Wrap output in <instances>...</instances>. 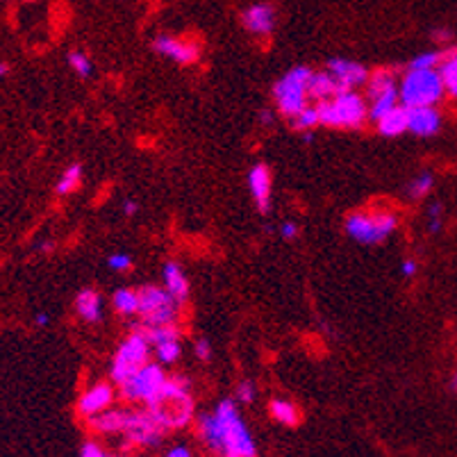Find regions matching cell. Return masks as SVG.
Returning a JSON list of instances; mask_svg holds the SVG:
<instances>
[{
	"instance_id": "cell-1",
	"label": "cell",
	"mask_w": 457,
	"mask_h": 457,
	"mask_svg": "<svg viewBox=\"0 0 457 457\" xmlns=\"http://www.w3.org/2000/svg\"><path fill=\"white\" fill-rule=\"evenodd\" d=\"M198 434L221 457H258V446L232 398L219 400L214 412L198 417Z\"/></svg>"
},
{
	"instance_id": "cell-2",
	"label": "cell",
	"mask_w": 457,
	"mask_h": 457,
	"mask_svg": "<svg viewBox=\"0 0 457 457\" xmlns=\"http://www.w3.org/2000/svg\"><path fill=\"white\" fill-rule=\"evenodd\" d=\"M148 414L164 432L187 428L194 419V396H191V380L189 376H166L164 385L159 387L155 398L144 405Z\"/></svg>"
},
{
	"instance_id": "cell-3",
	"label": "cell",
	"mask_w": 457,
	"mask_h": 457,
	"mask_svg": "<svg viewBox=\"0 0 457 457\" xmlns=\"http://www.w3.org/2000/svg\"><path fill=\"white\" fill-rule=\"evenodd\" d=\"M321 125L335 130H357L369 121V103L357 91H342L316 105Z\"/></svg>"
},
{
	"instance_id": "cell-4",
	"label": "cell",
	"mask_w": 457,
	"mask_h": 457,
	"mask_svg": "<svg viewBox=\"0 0 457 457\" xmlns=\"http://www.w3.org/2000/svg\"><path fill=\"white\" fill-rule=\"evenodd\" d=\"M444 82L437 69H407L398 82V103L403 108H434L444 98Z\"/></svg>"
},
{
	"instance_id": "cell-5",
	"label": "cell",
	"mask_w": 457,
	"mask_h": 457,
	"mask_svg": "<svg viewBox=\"0 0 457 457\" xmlns=\"http://www.w3.org/2000/svg\"><path fill=\"white\" fill-rule=\"evenodd\" d=\"M346 235L364 246L387 241L394 230L398 228V216L389 209H376V212H353L346 223Z\"/></svg>"
},
{
	"instance_id": "cell-6",
	"label": "cell",
	"mask_w": 457,
	"mask_h": 457,
	"mask_svg": "<svg viewBox=\"0 0 457 457\" xmlns=\"http://www.w3.org/2000/svg\"><path fill=\"white\" fill-rule=\"evenodd\" d=\"M310 76H312L310 66H294L273 84L275 108L287 119H291V116L307 108V100H310V93H307Z\"/></svg>"
},
{
	"instance_id": "cell-7",
	"label": "cell",
	"mask_w": 457,
	"mask_h": 457,
	"mask_svg": "<svg viewBox=\"0 0 457 457\" xmlns=\"http://www.w3.org/2000/svg\"><path fill=\"white\" fill-rule=\"evenodd\" d=\"M151 353H153V346L146 342V337L141 332L132 330L121 342V346L116 348V353L112 357L110 380L114 385H123L132 374H137L144 364L151 362Z\"/></svg>"
},
{
	"instance_id": "cell-8",
	"label": "cell",
	"mask_w": 457,
	"mask_h": 457,
	"mask_svg": "<svg viewBox=\"0 0 457 457\" xmlns=\"http://www.w3.org/2000/svg\"><path fill=\"white\" fill-rule=\"evenodd\" d=\"M139 323L141 325H171L178 323L180 305L159 284H144L139 291Z\"/></svg>"
},
{
	"instance_id": "cell-9",
	"label": "cell",
	"mask_w": 457,
	"mask_h": 457,
	"mask_svg": "<svg viewBox=\"0 0 457 457\" xmlns=\"http://www.w3.org/2000/svg\"><path fill=\"white\" fill-rule=\"evenodd\" d=\"M366 93L364 98L369 103V119L378 121L380 116H385L391 112L398 103V80L394 76V71L389 69H378L376 73H371L366 80Z\"/></svg>"
},
{
	"instance_id": "cell-10",
	"label": "cell",
	"mask_w": 457,
	"mask_h": 457,
	"mask_svg": "<svg viewBox=\"0 0 457 457\" xmlns=\"http://www.w3.org/2000/svg\"><path fill=\"white\" fill-rule=\"evenodd\" d=\"M164 380H166L164 366L159 362H148L137 374L127 378L123 385H119L121 398L127 403H144V405H148L155 398L159 387L164 385Z\"/></svg>"
},
{
	"instance_id": "cell-11",
	"label": "cell",
	"mask_w": 457,
	"mask_h": 457,
	"mask_svg": "<svg viewBox=\"0 0 457 457\" xmlns=\"http://www.w3.org/2000/svg\"><path fill=\"white\" fill-rule=\"evenodd\" d=\"M123 439L127 446H139V449H157L164 439V430L157 426L148 410H130L127 417Z\"/></svg>"
},
{
	"instance_id": "cell-12",
	"label": "cell",
	"mask_w": 457,
	"mask_h": 457,
	"mask_svg": "<svg viewBox=\"0 0 457 457\" xmlns=\"http://www.w3.org/2000/svg\"><path fill=\"white\" fill-rule=\"evenodd\" d=\"M153 50L157 55L171 59L183 66H191L200 59V44L194 39H180L171 35H157L153 39Z\"/></svg>"
},
{
	"instance_id": "cell-13",
	"label": "cell",
	"mask_w": 457,
	"mask_h": 457,
	"mask_svg": "<svg viewBox=\"0 0 457 457\" xmlns=\"http://www.w3.org/2000/svg\"><path fill=\"white\" fill-rule=\"evenodd\" d=\"M325 71L339 82V87H342L344 91H357L359 87H364L369 76H371L364 64H359L355 59H348V57H332L330 62H328Z\"/></svg>"
},
{
	"instance_id": "cell-14",
	"label": "cell",
	"mask_w": 457,
	"mask_h": 457,
	"mask_svg": "<svg viewBox=\"0 0 457 457\" xmlns=\"http://www.w3.org/2000/svg\"><path fill=\"white\" fill-rule=\"evenodd\" d=\"M114 387L112 382H96L89 389H84L78 398V414L84 419H91L96 414L112 407L114 403Z\"/></svg>"
},
{
	"instance_id": "cell-15",
	"label": "cell",
	"mask_w": 457,
	"mask_h": 457,
	"mask_svg": "<svg viewBox=\"0 0 457 457\" xmlns=\"http://www.w3.org/2000/svg\"><path fill=\"white\" fill-rule=\"evenodd\" d=\"M241 23L255 37H269L275 30V9L269 3H255L243 9Z\"/></svg>"
},
{
	"instance_id": "cell-16",
	"label": "cell",
	"mask_w": 457,
	"mask_h": 457,
	"mask_svg": "<svg viewBox=\"0 0 457 457\" xmlns=\"http://www.w3.org/2000/svg\"><path fill=\"white\" fill-rule=\"evenodd\" d=\"M248 191L262 214L271 212V171L267 164H255L248 171Z\"/></svg>"
},
{
	"instance_id": "cell-17",
	"label": "cell",
	"mask_w": 457,
	"mask_h": 457,
	"mask_svg": "<svg viewBox=\"0 0 457 457\" xmlns=\"http://www.w3.org/2000/svg\"><path fill=\"white\" fill-rule=\"evenodd\" d=\"M162 282H164V289L173 296L180 307L187 305L189 294H191V284H189L187 273L183 271V264L175 262V260H168L162 269Z\"/></svg>"
},
{
	"instance_id": "cell-18",
	"label": "cell",
	"mask_w": 457,
	"mask_h": 457,
	"mask_svg": "<svg viewBox=\"0 0 457 457\" xmlns=\"http://www.w3.org/2000/svg\"><path fill=\"white\" fill-rule=\"evenodd\" d=\"M441 130V114L437 108H412L407 132L417 137H434Z\"/></svg>"
},
{
	"instance_id": "cell-19",
	"label": "cell",
	"mask_w": 457,
	"mask_h": 457,
	"mask_svg": "<svg viewBox=\"0 0 457 457\" xmlns=\"http://www.w3.org/2000/svg\"><path fill=\"white\" fill-rule=\"evenodd\" d=\"M127 417H130V410H119V407H110L96 417L87 419L89 428L98 434H123Z\"/></svg>"
},
{
	"instance_id": "cell-20",
	"label": "cell",
	"mask_w": 457,
	"mask_h": 457,
	"mask_svg": "<svg viewBox=\"0 0 457 457\" xmlns=\"http://www.w3.org/2000/svg\"><path fill=\"white\" fill-rule=\"evenodd\" d=\"M410 127V110L403 108V105H396L394 110L387 112L385 116H380L376 121V130L378 134L382 137H389V139H394V137H400L405 134Z\"/></svg>"
},
{
	"instance_id": "cell-21",
	"label": "cell",
	"mask_w": 457,
	"mask_h": 457,
	"mask_svg": "<svg viewBox=\"0 0 457 457\" xmlns=\"http://www.w3.org/2000/svg\"><path fill=\"white\" fill-rule=\"evenodd\" d=\"M342 91L344 89L339 87V82L328 71H312L310 84H307V93H310V98L323 103V100L335 98V96L342 93Z\"/></svg>"
},
{
	"instance_id": "cell-22",
	"label": "cell",
	"mask_w": 457,
	"mask_h": 457,
	"mask_svg": "<svg viewBox=\"0 0 457 457\" xmlns=\"http://www.w3.org/2000/svg\"><path fill=\"white\" fill-rule=\"evenodd\" d=\"M76 312L82 321L98 323L103 318V299L96 289H82L76 296Z\"/></svg>"
},
{
	"instance_id": "cell-23",
	"label": "cell",
	"mask_w": 457,
	"mask_h": 457,
	"mask_svg": "<svg viewBox=\"0 0 457 457\" xmlns=\"http://www.w3.org/2000/svg\"><path fill=\"white\" fill-rule=\"evenodd\" d=\"M439 78L444 82V89L449 96L457 98V48H449L439 64Z\"/></svg>"
},
{
	"instance_id": "cell-24",
	"label": "cell",
	"mask_w": 457,
	"mask_h": 457,
	"mask_svg": "<svg viewBox=\"0 0 457 457\" xmlns=\"http://www.w3.org/2000/svg\"><path fill=\"white\" fill-rule=\"evenodd\" d=\"M269 412H271V417L275 421L282 423V426H287V428H294V426H299V423H301V412L291 400L273 398L271 405H269Z\"/></svg>"
},
{
	"instance_id": "cell-25",
	"label": "cell",
	"mask_w": 457,
	"mask_h": 457,
	"mask_svg": "<svg viewBox=\"0 0 457 457\" xmlns=\"http://www.w3.org/2000/svg\"><path fill=\"white\" fill-rule=\"evenodd\" d=\"M132 330L141 332L146 337V342L151 346H157L166 342V339H180V328L175 323L171 325H141V323H134Z\"/></svg>"
},
{
	"instance_id": "cell-26",
	"label": "cell",
	"mask_w": 457,
	"mask_h": 457,
	"mask_svg": "<svg viewBox=\"0 0 457 457\" xmlns=\"http://www.w3.org/2000/svg\"><path fill=\"white\" fill-rule=\"evenodd\" d=\"M112 305H114V310L123 316H137L139 314V294L134 289H127V287L116 289L112 296Z\"/></svg>"
},
{
	"instance_id": "cell-27",
	"label": "cell",
	"mask_w": 457,
	"mask_h": 457,
	"mask_svg": "<svg viewBox=\"0 0 457 457\" xmlns=\"http://www.w3.org/2000/svg\"><path fill=\"white\" fill-rule=\"evenodd\" d=\"M153 353L162 366H171L183 355V344H180V339H166V342L153 346Z\"/></svg>"
},
{
	"instance_id": "cell-28",
	"label": "cell",
	"mask_w": 457,
	"mask_h": 457,
	"mask_svg": "<svg viewBox=\"0 0 457 457\" xmlns=\"http://www.w3.org/2000/svg\"><path fill=\"white\" fill-rule=\"evenodd\" d=\"M80 185H82V166L76 162V164H71V166L64 168V173H62V178H59V183H57L55 191H57L59 196H69V194H73V191H76Z\"/></svg>"
},
{
	"instance_id": "cell-29",
	"label": "cell",
	"mask_w": 457,
	"mask_h": 457,
	"mask_svg": "<svg viewBox=\"0 0 457 457\" xmlns=\"http://www.w3.org/2000/svg\"><path fill=\"white\" fill-rule=\"evenodd\" d=\"M289 125L294 127L296 132H312L316 125H321V119H318L316 105H307V108H305L303 112H299L296 116H291Z\"/></svg>"
},
{
	"instance_id": "cell-30",
	"label": "cell",
	"mask_w": 457,
	"mask_h": 457,
	"mask_svg": "<svg viewBox=\"0 0 457 457\" xmlns=\"http://www.w3.org/2000/svg\"><path fill=\"white\" fill-rule=\"evenodd\" d=\"M66 62H69V66L73 69V73L80 78H91L93 76V62L89 59L87 52H82V50H71L69 55H66Z\"/></svg>"
},
{
	"instance_id": "cell-31",
	"label": "cell",
	"mask_w": 457,
	"mask_h": 457,
	"mask_svg": "<svg viewBox=\"0 0 457 457\" xmlns=\"http://www.w3.org/2000/svg\"><path fill=\"white\" fill-rule=\"evenodd\" d=\"M432 187H434L432 173H430V171H421V173L407 185V196H410V198H423L426 194H430Z\"/></svg>"
},
{
	"instance_id": "cell-32",
	"label": "cell",
	"mask_w": 457,
	"mask_h": 457,
	"mask_svg": "<svg viewBox=\"0 0 457 457\" xmlns=\"http://www.w3.org/2000/svg\"><path fill=\"white\" fill-rule=\"evenodd\" d=\"M446 55V50H428V52H419L417 57L410 62L407 69H439V64Z\"/></svg>"
},
{
	"instance_id": "cell-33",
	"label": "cell",
	"mask_w": 457,
	"mask_h": 457,
	"mask_svg": "<svg viewBox=\"0 0 457 457\" xmlns=\"http://www.w3.org/2000/svg\"><path fill=\"white\" fill-rule=\"evenodd\" d=\"M235 398L239 403H243V405H250V403L258 398V387H255V382L253 380H241L239 385H237V391H235Z\"/></svg>"
},
{
	"instance_id": "cell-34",
	"label": "cell",
	"mask_w": 457,
	"mask_h": 457,
	"mask_svg": "<svg viewBox=\"0 0 457 457\" xmlns=\"http://www.w3.org/2000/svg\"><path fill=\"white\" fill-rule=\"evenodd\" d=\"M108 267L116 273H123V271H130L132 269V258L127 253H114L110 255L108 260Z\"/></svg>"
},
{
	"instance_id": "cell-35",
	"label": "cell",
	"mask_w": 457,
	"mask_h": 457,
	"mask_svg": "<svg viewBox=\"0 0 457 457\" xmlns=\"http://www.w3.org/2000/svg\"><path fill=\"white\" fill-rule=\"evenodd\" d=\"M428 230L432 235H437L441 230V203H432L428 207Z\"/></svg>"
},
{
	"instance_id": "cell-36",
	"label": "cell",
	"mask_w": 457,
	"mask_h": 457,
	"mask_svg": "<svg viewBox=\"0 0 457 457\" xmlns=\"http://www.w3.org/2000/svg\"><path fill=\"white\" fill-rule=\"evenodd\" d=\"M194 353H196V357L200 359V362H207V359H212V342H209L207 337L196 339V344H194Z\"/></svg>"
},
{
	"instance_id": "cell-37",
	"label": "cell",
	"mask_w": 457,
	"mask_h": 457,
	"mask_svg": "<svg viewBox=\"0 0 457 457\" xmlns=\"http://www.w3.org/2000/svg\"><path fill=\"white\" fill-rule=\"evenodd\" d=\"M80 457H110V455L103 451V446H100V444H96V441H87V444H82V449H80Z\"/></svg>"
},
{
	"instance_id": "cell-38",
	"label": "cell",
	"mask_w": 457,
	"mask_h": 457,
	"mask_svg": "<svg viewBox=\"0 0 457 457\" xmlns=\"http://www.w3.org/2000/svg\"><path fill=\"white\" fill-rule=\"evenodd\" d=\"M280 235H282V239H287V241H294L296 237L301 235L299 223H294V221H282V223H280Z\"/></svg>"
},
{
	"instance_id": "cell-39",
	"label": "cell",
	"mask_w": 457,
	"mask_h": 457,
	"mask_svg": "<svg viewBox=\"0 0 457 457\" xmlns=\"http://www.w3.org/2000/svg\"><path fill=\"white\" fill-rule=\"evenodd\" d=\"M164 457H194V453L189 451V446H173V449H168Z\"/></svg>"
},
{
	"instance_id": "cell-40",
	"label": "cell",
	"mask_w": 457,
	"mask_h": 457,
	"mask_svg": "<svg viewBox=\"0 0 457 457\" xmlns=\"http://www.w3.org/2000/svg\"><path fill=\"white\" fill-rule=\"evenodd\" d=\"M121 209H123L125 216H134L137 212H139V203H137V200H132V198H125L123 203H121Z\"/></svg>"
},
{
	"instance_id": "cell-41",
	"label": "cell",
	"mask_w": 457,
	"mask_h": 457,
	"mask_svg": "<svg viewBox=\"0 0 457 457\" xmlns=\"http://www.w3.org/2000/svg\"><path fill=\"white\" fill-rule=\"evenodd\" d=\"M400 273H403V278H414V275H417V262L405 260L400 264Z\"/></svg>"
},
{
	"instance_id": "cell-42",
	"label": "cell",
	"mask_w": 457,
	"mask_h": 457,
	"mask_svg": "<svg viewBox=\"0 0 457 457\" xmlns=\"http://www.w3.org/2000/svg\"><path fill=\"white\" fill-rule=\"evenodd\" d=\"M50 323V314L48 312H37L35 314V325L37 328H46Z\"/></svg>"
},
{
	"instance_id": "cell-43",
	"label": "cell",
	"mask_w": 457,
	"mask_h": 457,
	"mask_svg": "<svg viewBox=\"0 0 457 457\" xmlns=\"http://www.w3.org/2000/svg\"><path fill=\"white\" fill-rule=\"evenodd\" d=\"M273 119H275V116H273L271 110H262L260 112V123L262 125H273Z\"/></svg>"
},
{
	"instance_id": "cell-44",
	"label": "cell",
	"mask_w": 457,
	"mask_h": 457,
	"mask_svg": "<svg viewBox=\"0 0 457 457\" xmlns=\"http://www.w3.org/2000/svg\"><path fill=\"white\" fill-rule=\"evenodd\" d=\"M449 387H451V391L453 394H457V371L451 376V380H449Z\"/></svg>"
},
{
	"instance_id": "cell-45",
	"label": "cell",
	"mask_w": 457,
	"mask_h": 457,
	"mask_svg": "<svg viewBox=\"0 0 457 457\" xmlns=\"http://www.w3.org/2000/svg\"><path fill=\"white\" fill-rule=\"evenodd\" d=\"M39 250H41V253H50V250H52V241H41V243H39Z\"/></svg>"
},
{
	"instance_id": "cell-46",
	"label": "cell",
	"mask_w": 457,
	"mask_h": 457,
	"mask_svg": "<svg viewBox=\"0 0 457 457\" xmlns=\"http://www.w3.org/2000/svg\"><path fill=\"white\" fill-rule=\"evenodd\" d=\"M7 71H9L7 64H5V62H0V80H3V78L7 76Z\"/></svg>"
},
{
	"instance_id": "cell-47",
	"label": "cell",
	"mask_w": 457,
	"mask_h": 457,
	"mask_svg": "<svg viewBox=\"0 0 457 457\" xmlns=\"http://www.w3.org/2000/svg\"><path fill=\"white\" fill-rule=\"evenodd\" d=\"M312 139H314L312 132H303V141H305V144H312Z\"/></svg>"
},
{
	"instance_id": "cell-48",
	"label": "cell",
	"mask_w": 457,
	"mask_h": 457,
	"mask_svg": "<svg viewBox=\"0 0 457 457\" xmlns=\"http://www.w3.org/2000/svg\"><path fill=\"white\" fill-rule=\"evenodd\" d=\"M5 3H7V0H5Z\"/></svg>"
}]
</instances>
